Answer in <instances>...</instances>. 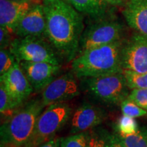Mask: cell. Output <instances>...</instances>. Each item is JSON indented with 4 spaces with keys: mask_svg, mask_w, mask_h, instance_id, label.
<instances>
[{
    "mask_svg": "<svg viewBox=\"0 0 147 147\" xmlns=\"http://www.w3.org/2000/svg\"><path fill=\"white\" fill-rule=\"evenodd\" d=\"M46 16V38L58 55L71 61L78 53L84 31L83 18L65 0H42Z\"/></svg>",
    "mask_w": 147,
    "mask_h": 147,
    "instance_id": "6da1fadb",
    "label": "cell"
},
{
    "mask_svg": "<svg viewBox=\"0 0 147 147\" xmlns=\"http://www.w3.org/2000/svg\"><path fill=\"white\" fill-rule=\"evenodd\" d=\"M123 42V40H121L77 55L71 61V71L81 79L123 72L121 51Z\"/></svg>",
    "mask_w": 147,
    "mask_h": 147,
    "instance_id": "7a4b0ae2",
    "label": "cell"
},
{
    "mask_svg": "<svg viewBox=\"0 0 147 147\" xmlns=\"http://www.w3.org/2000/svg\"><path fill=\"white\" fill-rule=\"evenodd\" d=\"M46 106L41 100H33L16 110L1 125V147H24L34 132L36 121Z\"/></svg>",
    "mask_w": 147,
    "mask_h": 147,
    "instance_id": "3957f363",
    "label": "cell"
},
{
    "mask_svg": "<svg viewBox=\"0 0 147 147\" xmlns=\"http://www.w3.org/2000/svg\"><path fill=\"white\" fill-rule=\"evenodd\" d=\"M81 87L94 100L106 105L121 104L129 95L123 72L82 78Z\"/></svg>",
    "mask_w": 147,
    "mask_h": 147,
    "instance_id": "277c9868",
    "label": "cell"
},
{
    "mask_svg": "<svg viewBox=\"0 0 147 147\" xmlns=\"http://www.w3.org/2000/svg\"><path fill=\"white\" fill-rule=\"evenodd\" d=\"M71 109L65 102L47 106L40 114L32 136L24 147H38L55 136V134L68 121Z\"/></svg>",
    "mask_w": 147,
    "mask_h": 147,
    "instance_id": "5b68a950",
    "label": "cell"
},
{
    "mask_svg": "<svg viewBox=\"0 0 147 147\" xmlns=\"http://www.w3.org/2000/svg\"><path fill=\"white\" fill-rule=\"evenodd\" d=\"M46 39L34 36L18 37L13 40L8 49L18 63L21 61L47 62L60 65L59 56Z\"/></svg>",
    "mask_w": 147,
    "mask_h": 147,
    "instance_id": "8992f818",
    "label": "cell"
},
{
    "mask_svg": "<svg viewBox=\"0 0 147 147\" xmlns=\"http://www.w3.org/2000/svg\"><path fill=\"white\" fill-rule=\"evenodd\" d=\"M124 27L121 23L110 18L97 19L84 29L80 37L78 55L100 46L109 45L123 40Z\"/></svg>",
    "mask_w": 147,
    "mask_h": 147,
    "instance_id": "52a82bcc",
    "label": "cell"
},
{
    "mask_svg": "<svg viewBox=\"0 0 147 147\" xmlns=\"http://www.w3.org/2000/svg\"><path fill=\"white\" fill-rule=\"evenodd\" d=\"M121 66L123 69L147 72V37L137 33L129 39L124 40Z\"/></svg>",
    "mask_w": 147,
    "mask_h": 147,
    "instance_id": "ba28073f",
    "label": "cell"
},
{
    "mask_svg": "<svg viewBox=\"0 0 147 147\" xmlns=\"http://www.w3.org/2000/svg\"><path fill=\"white\" fill-rule=\"evenodd\" d=\"M73 73L57 77L42 91L41 100L45 106L64 102L80 94V86Z\"/></svg>",
    "mask_w": 147,
    "mask_h": 147,
    "instance_id": "9c48e42d",
    "label": "cell"
},
{
    "mask_svg": "<svg viewBox=\"0 0 147 147\" xmlns=\"http://www.w3.org/2000/svg\"><path fill=\"white\" fill-rule=\"evenodd\" d=\"M19 64L35 91H42L57 77L61 70V65L47 62L21 61Z\"/></svg>",
    "mask_w": 147,
    "mask_h": 147,
    "instance_id": "30bf717a",
    "label": "cell"
},
{
    "mask_svg": "<svg viewBox=\"0 0 147 147\" xmlns=\"http://www.w3.org/2000/svg\"><path fill=\"white\" fill-rule=\"evenodd\" d=\"M0 83L3 84L19 105H21L34 91L32 84L17 61L8 72L0 76Z\"/></svg>",
    "mask_w": 147,
    "mask_h": 147,
    "instance_id": "8fae6325",
    "label": "cell"
},
{
    "mask_svg": "<svg viewBox=\"0 0 147 147\" xmlns=\"http://www.w3.org/2000/svg\"><path fill=\"white\" fill-rule=\"evenodd\" d=\"M47 21L42 3H35L19 21L14 35L19 38L27 36L46 38Z\"/></svg>",
    "mask_w": 147,
    "mask_h": 147,
    "instance_id": "7c38bea8",
    "label": "cell"
},
{
    "mask_svg": "<svg viewBox=\"0 0 147 147\" xmlns=\"http://www.w3.org/2000/svg\"><path fill=\"white\" fill-rule=\"evenodd\" d=\"M106 113L102 108L90 104L79 106L71 116V134L82 133L91 129L104 121Z\"/></svg>",
    "mask_w": 147,
    "mask_h": 147,
    "instance_id": "4fadbf2b",
    "label": "cell"
},
{
    "mask_svg": "<svg viewBox=\"0 0 147 147\" xmlns=\"http://www.w3.org/2000/svg\"><path fill=\"white\" fill-rule=\"evenodd\" d=\"M33 3L0 0V25L14 34L19 21L30 10Z\"/></svg>",
    "mask_w": 147,
    "mask_h": 147,
    "instance_id": "5bb4252c",
    "label": "cell"
},
{
    "mask_svg": "<svg viewBox=\"0 0 147 147\" xmlns=\"http://www.w3.org/2000/svg\"><path fill=\"white\" fill-rule=\"evenodd\" d=\"M123 14L132 29L147 37V0H128Z\"/></svg>",
    "mask_w": 147,
    "mask_h": 147,
    "instance_id": "9a60e30c",
    "label": "cell"
},
{
    "mask_svg": "<svg viewBox=\"0 0 147 147\" xmlns=\"http://www.w3.org/2000/svg\"><path fill=\"white\" fill-rule=\"evenodd\" d=\"M77 11L95 20L104 17L108 3L104 0H65Z\"/></svg>",
    "mask_w": 147,
    "mask_h": 147,
    "instance_id": "2e32d148",
    "label": "cell"
},
{
    "mask_svg": "<svg viewBox=\"0 0 147 147\" xmlns=\"http://www.w3.org/2000/svg\"><path fill=\"white\" fill-rule=\"evenodd\" d=\"M129 89H138L147 88V72L140 73L129 69L123 70Z\"/></svg>",
    "mask_w": 147,
    "mask_h": 147,
    "instance_id": "e0dca14e",
    "label": "cell"
},
{
    "mask_svg": "<svg viewBox=\"0 0 147 147\" xmlns=\"http://www.w3.org/2000/svg\"><path fill=\"white\" fill-rule=\"evenodd\" d=\"M117 134L126 147H147V132L138 131L127 135Z\"/></svg>",
    "mask_w": 147,
    "mask_h": 147,
    "instance_id": "ac0fdd59",
    "label": "cell"
},
{
    "mask_svg": "<svg viewBox=\"0 0 147 147\" xmlns=\"http://www.w3.org/2000/svg\"><path fill=\"white\" fill-rule=\"evenodd\" d=\"M89 138L87 132L72 134L61 139V147H89Z\"/></svg>",
    "mask_w": 147,
    "mask_h": 147,
    "instance_id": "d6986e66",
    "label": "cell"
},
{
    "mask_svg": "<svg viewBox=\"0 0 147 147\" xmlns=\"http://www.w3.org/2000/svg\"><path fill=\"white\" fill-rule=\"evenodd\" d=\"M20 106L11 96L2 83L0 84V112L1 115H8Z\"/></svg>",
    "mask_w": 147,
    "mask_h": 147,
    "instance_id": "ffe728a7",
    "label": "cell"
},
{
    "mask_svg": "<svg viewBox=\"0 0 147 147\" xmlns=\"http://www.w3.org/2000/svg\"><path fill=\"white\" fill-rule=\"evenodd\" d=\"M121 109L123 115L137 118L147 115V111L137 105L133 101L126 98L121 103Z\"/></svg>",
    "mask_w": 147,
    "mask_h": 147,
    "instance_id": "44dd1931",
    "label": "cell"
},
{
    "mask_svg": "<svg viewBox=\"0 0 147 147\" xmlns=\"http://www.w3.org/2000/svg\"><path fill=\"white\" fill-rule=\"evenodd\" d=\"M117 131L123 135L134 134L138 131V123L135 118L123 115L119 119L117 125Z\"/></svg>",
    "mask_w": 147,
    "mask_h": 147,
    "instance_id": "7402d4cb",
    "label": "cell"
},
{
    "mask_svg": "<svg viewBox=\"0 0 147 147\" xmlns=\"http://www.w3.org/2000/svg\"><path fill=\"white\" fill-rule=\"evenodd\" d=\"M16 61L15 57L9 49L0 51V76H2L13 67Z\"/></svg>",
    "mask_w": 147,
    "mask_h": 147,
    "instance_id": "603a6c76",
    "label": "cell"
},
{
    "mask_svg": "<svg viewBox=\"0 0 147 147\" xmlns=\"http://www.w3.org/2000/svg\"><path fill=\"white\" fill-rule=\"evenodd\" d=\"M127 98L147 111V88L132 89Z\"/></svg>",
    "mask_w": 147,
    "mask_h": 147,
    "instance_id": "cb8c5ba5",
    "label": "cell"
},
{
    "mask_svg": "<svg viewBox=\"0 0 147 147\" xmlns=\"http://www.w3.org/2000/svg\"><path fill=\"white\" fill-rule=\"evenodd\" d=\"M106 140V147H126L125 146L118 134H108L106 131L102 132Z\"/></svg>",
    "mask_w": 147,
    "mask_h": 147,
    "instance_id": "d4e9b609",
    "label": "cell"
},
{
    "mask_svg": "<svg viewBox=\"0 0 147 147\" xmlns=\"http://www.w3.org/2000/svg\"><path fill=\"white\" fill-rule=\"evenodd\" d=\"M12 34L7 30L4 27H1L0 28V47L1 49H8L13 41L12 37Z\"/></svg>",
    "mask_w": 147,
    "mask_h": 147,
    "instance_id": "484cf974",
    "label": "cell"
},
{
    "mask_svg": "<svg viewBox=\"0 0 147 147\" xmlns=\"http://www.w3.org/2000/svg\"><path fill=\"white\" fill-rule=\"evenodd\" d=\"M89 147H106V140L102 132L100 134L93 133L90 135Z\"/></svg>",
    "mask_w": 147,
    "mask_h": 147,
    "instance_id": "4316f807",
    "label": "cell"
},
{
    "mask_svg": "<svg viewBox=\"0 0 147 147\" xmlns=\"http://www.w3.org/2000/svg\"><path fill=\"white\" fill-rule=\"evenodd\" d=\"M60 141L61 139H59L55 136L43 144H40L38 147H61Z\"/></svg>",
    "mask_w": 147,
    "mask_h": 147,
    "instance_id": "83f0119b",
    "label": "cell"
},
{
    "mask_svg": "<svg viewBox=\"0 0 147 147\" xmlns=\"http://www.w3.org/2000/svg\"><path fill=\"white\" fill-rule=\"evenodd\" d=\"M104 1L110 5H119L123 3L126 0H104Z\"/></svg>",
    "mask_w": 147,
    "mask_h": 147,
    "instance_id": "f1b7e54d",
    "label": "cell"
},
{
    "mask_svg": "<svg viewBox=\"0 0 147 147\" xmlns=\"http://www.w3.org/2000/svg\"><path fill=\"white\" fill-rule=\"evenodd\" d=\"M11 1H17V2H21V3L27 2V3H33V4H35V3H38V1H42V0H11Z\"/></svg>",
    "mask_w": 147,
    "mask_h": 147,
    "instance_id": "f546056e",
    "label": "cell"
},
{
    "mask_svg": "<svg viewBox=\"0 0 147 147\" xmlns=\"http://www.w3.org/2000/svg\"></svg>",
    "mask_w": 147,
    "mask_h": 147,
    "instance_id": "4dcf8cb0",
    "label": "cell"
}]
</instances>
